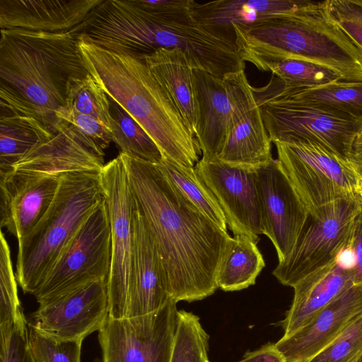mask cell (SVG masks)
Segmentation results:
<instances>
[{
    "label": "cell",
    "instance_id": "1",
    "mask_svg": "<svg viewBox=\"0 0 362 362\" xmlns=\"http://www.w3.org/2000/svg\"><path fill=\"white\" fill-rule=\"evenodd\" d=\"M137 206L156 244L170 298L202 300L218 288L216 275L231 236L192 204L156 163L120 152Z\"/></svg>",
    "mask_w": 362,
    "mask_h": 362
},
{
    "label": "cell",
    "instance_id": "2",
    "mask_svg": "<svg viewBox=\"0 0 362 362\" xmlns=\"http://www.w3.org/2000/svg\"><path fill=\"white\" fill-rule=\"evenodd\" d=\"M78 37V25L58 33L1 29L0 114L33 117L53 135L67 127L57 113L72 81L89 74Z\"/></svg>",
    "mask_w": 362,
    "mask_h": 362
},
{
    "label": "cell",
    "instance_id": "3",
    "mask_svg": "<svg viewBox=\"0 0 362 362\" xmlns=\"http://www.w3.org/2000/svg\"><path fill=\"white\" fill-rule=\"evenodd\" d=\"M78 46L89 74L148 133L162 158L194 168L200 151L194 135L144 59L110 52L80 37Z\"/></svg>",
    "mask_w": 362,
    "mask_h": 362
},
{
    "label": "cell",
    "instance_id": "4",
    "mask_svg": "<svg viewBox=\"0 0 362 362\" xmlns=\"http://www.w3.org/2000/svg\"><path fill=\"white\" fill-rule=\"evenodd\" d=\"M232 27L239 55L256 67L265 62L301 60L332 69L343 81L362 82V52L329 17L325 6Z\"/></svg>",
    "mask_w": 362,
    "mask_h": 362
},
{
    "label": "cell",
    "instance_id": "5",
    "mask_svg": "<svg viewBox=\"0 0 362 362\" xmlns=\"http://www.w3.org/2000/svg\"><path fill=\"white\" fill-rule=\"evenodd\" d=\"M103 199L100 172L61 174L49 209L33 230L18 241L15 274L24 293L34 295L61 252Z\"/></svg>",
    "mask_w": 362,
    "mask_h": 362
},
{
    "label": "cell",
    "instance_id": "6",
    "mask_svg": "<svg viewBox=\"0 0 362 362\" xmlns=\"http://www.w3.org/2000/svg\"><path fill=\"white\" fill-rule=\"evenodd\" d=\"M253 91L272 142H311L349 160L351 147L362 130V121L277 97L261 88L253 87Z\"/></svg>",
    "mask_w": 362,
    "mask_h": 362
},
{
    "label": "cell",
    "instance_id": "7",
    "mask_svg": "<svg viewBox=\"0 0 362 362\" xmlns=\"http://www.w3.org/2000/svg\"><path fill=\"white\" fill-rule=\"evenodd\" d=\"M110 265L111 231L104 197L61 252L33 296L40 303L93 281L108 284Z\"/></svg>",
    "mask_w": 362,
    "mask_h": 362
},
{
    "label": "cell",
    "instance_id": "8",
    "mask_svg": "<svg viewBox=\"0 0 362 362\" xmlns=\"http://www.w3.org/2000/svg\"><path fill=\"white\" fill-rule=\"evenodd\" d=\"M274 144L276 160L308 214L357 194L361 178L349 160L311 142Z\"/></svg>",
    "mask_w": 362,
    "mask_h": 362
},
{
    "label": "cell",
    "instance_id": "9",
    "mask_svg": "<svg viewBox=\"0 0 362 362\" xmlns=\"http://www.w3.org/2000/svg\"><path fill=\"white\" fill-rule=\"evenodd\" d=\"M361 211L362 201L358 193L317 208L308 215L293 249L279 262L273 275L283 285L293 287L334 260L349 246L354 221Z\"/></svg>",
    "mask_w": 362,
    "mask_h": 362
},
{
    "label": "cell",
    "instance_id": "10",
    "mask_svg": "<svg viewBox=\"0 0 362 362\" xmlns=\"http://www.w3.org/2000/svg\"><path fill=\"white\" fill-rule=\"evenodd\" d=\"M100 177L111 231V265L107 284L109 316L122 318L126 317L132 276L136 202L119 153L105 164Z\"/></svg>",
    "mask_w": 362,
    "mask_h": 362
},
{
    "label": "cell",
    "instance_id": "11",
    "mask_svg": "<svg viewBox=\"0 0 362 362\" xmlns=\"http://www.w3.org/2000/svg\"><path fill=\"white\" fill-rule=\"evenodd\" d=\"M177 302L144 315L108 316L98 331L103 362H170L177 326Z\"/></svg>",
    "mask_w": 362,
    "mask_h": 362
},
{
    "label": "cell",
    "instance_id": "12",
    "mask_svg": "<svg viewBox=\"0 0 362 362\" xmlns=\"http://www.w3.org/2000/svg\"><path fill=\"white\" fill-rule=\"evenodd\" d=\"M230 103L227 138L218 160L233 166L257 169L274 159L262 111L245 69L223 77Z\"/></svg>",
    "mask_w": 362,
    "mask_h": 362
},
{
    "label": "cell",
    "instance_id": "13",
    "mask_svg": "<svg viewBox=\"0 0 362 362\" xmlns=\"http://www.w3.org/2000/svg\"><path fill=\"white\" fill-rule=\"evenodd\" d=\"M109 316L107 283L96 281L39 303L28 323L59 341H81L99 331Z\"/></svg>",
    "mask_w": 362,
    "mask_h": 362
},
{
    "label": "cell",
    "instance_id": "14",
    "mask_svg": "<svg viewBox=\"0 0 362 362\" xmlns=\"http://www.w3.org/2000/svg\"><path fill=\"white\" fill-rule=\"evenodd\" d=\"M194 169L217 199L233 235L257 243L263 230L256 169L202 159Z\"/></svg>",
    "mask_w": 362,
    "mask_h": 362
},
{
    "label": "cell",
    "instance_id": "15",
    "mask_svg": "<svg viewBox=\"0 0 362 362\" xmlns=\"http://www.w3.org/2000/svg\"><path fill=\"white\" fill-rule=\"evenodd\" d=\"M263 234L273 243L279 262L293 249L308 214L277 160L256 169Z\"/></svg>",
    "mask_w": 362,
    "mask_h": 362
},
{
    "label": "cell",
    "instance_id": "16",
    "mask_svg": "<svg viewBox=\"0 0 362 362\" xmlns=\"http://www.w3.org/2000/svg\"><path fill=\"white\" fill-rule=\"evenodd\" d=\"M61 175L12 170L0 176V224L17 240L27 236L49 209Z\"/></svg>",
    "mask_w": 362,
    "mask_h": 362
},
{
    "label": "cell",
    "instance_id": "17",
    "mask_svg": "<svg viewBox=\"0 0 362 362\" xmlns=\"http://www.w3.org/2000/svg\"><path fill=\"white\" fill-rule=\"evenodd\" d=\"M170 298L161 259L136 204L134 215L132 270L126 317L153 313L163 308Z\"/></svg>",
    "mask_w": 362,
    "mask_h": 362
},
{
    "label": "cell",
    "instance_id": "18",
    "mask_svg": "<svg viewBox=\"0 0 362 362\" xmlns=\"http://www.w3.org/2000/svg\"><path fill=\"white\" fill-rule=\"evenodd\" d=\"M362 313V286L354 285L308 324L275 343L286 362H306L332 341Z\"/></svg>",
    "mask_w": 362,
    "mask_h": 362
},
{
    "label": "cell",
    "instance_id": "19",
    "mask_svg": "<svg viewBox=\"0 0 362 362\" xmlns=\"http://www.w3.org/2000/svg\"><path fill=\"white\" fill-rule=\"evenodd\" d=\"M104 155L75 127L69 124L28 152L12 168L40 175L101 172ZM11 170V171H12Z\"/></svg>",
    "mask_w": 362,
    "mask_h": 362
},
{
    "label": "cell",
    "instance_id": "20",
    "mask_svg": "<svg viewBox=\"0 0 362 362\" xmlns=\"http://www.w3.org/2000/svg\"><path fill=\"white\" fill-rule=\"evenodd\" d=\"M103 0H0V28L58 33L81 24Z\"/></svg>",
    "mask_w": 362,
    "mask_h": 362
},
{
    "label": "cell",
    "instance_id": "21",
    "mask_svg": "<svg viewBox=\"0 0 362 362\" xmlns=\"http://www.w3.org/2000/svg\"><path fill=\"white\" fill-rule=\"evenodd\" d=\"M196 140L202 160L215 161L224 146L231 103L222 78L199 69L192 71Z\"/></svg>",
    "mask_w": 362,
    "mask_h": 362
},
{
    "label": "cell",
    "instance_id": "22",
    "mask_svg": "<svg viewBox=\"0 0 362 362\" xmlns=\"http://www.w3.org/2000/svg\"><path fill=\"white\" fill-rule=\"evenodd\" d=\"M325 1L218 0L198 3L192 0L196 18L235 39L233 24L247 25L269 17L296 15L323 8Z\"/></svg>",
    "mask_w": 362,
    "mask_h": 362
},
{
    "label": "cell",
    "instance_id": "23",
    "mask_svg": "<svg viewBox=\"0 0 362 362\" xmlns=\"http://www.w3.org/2000/svg\"><path fill=\"white\" fill-rule=\"evenodd\" d=\"M336 259V258H335ZM335 259L298 281L284 320L279 322L287 337L308 324L320 310L354 286V270L341 269Z\"/></svg>",
    "mask_w": 362,
    "mask_h": 362
},
{
    "label": "cell",
    "instance_id": "24",
    "mask_svg": "<svg viewBox=\"0 0 362 362\" xmlns=\"http://www.w3.org/2000/svg\"><path fill=\"white\" fill-rule=\"evenodd\" d=\"M154 77L168 94L194 135L196 117L193 89V67L179 49L159 48L142 58Z\"/></svg>",
    "mask_w": 362,
    "mask_h": 362
},
{
    "label": "cell",
    "instance_id": "25",
    "mask_svg": "<svg viewBox=\"0 0 362 362\" xmlns=\"http://www.w3.org/2000/svg\"><path fill=\"white\" fill-rule=\"evenodd\" d=\"M264 92L286 99L300 101L362 121V82L337 81L310 88L286 87L272 75L261 88Z\"/></svg>",
    "mask_w": 362,
    "mask_h": 362
},
{
    "label": "cell",
    "instance_id": "26",
    "mask_svg": "<svg viewBox=\"0 0 362 362\" xmlns=\"http://www.w3.org/2000/svg\"><path fill=\"white\" fill-rule=\"evenodd\" d=\"M257 244L243 235H235L229 239L217 272L218 288L235 291L255 284L265 266Z\"/></svg>",
    "mask_w": 362,
    "mask_h": 362
},
{
    "label": "cell",
    "instance_id": "27",
    "mask_svg": "<svg viewBox=\"0 0 362 362\" xmlns=\"http://www.w3.org/2000/svg\"><path fill=\"white\" fill-rule=\"evenodd\" d=\"M53 136L33 117L0 114V176L10 173L28 152Z\"/></svg>",
    "mask_w": 362,
    "mask_h": 362
},
{
    "label": "cell",
    "instance_id": "28",
    "mask_svg": "<svg viewBox=\"0 0 362 362\" xmlns=\"http://www.w3.org/2000/svg\"><path fill=\"white\" fill-rule=\"evenodd\" d=\"M168 181L199 211L222 230L227 231L225 215L213 193L196 172L162 158L156 163Z\"/></svg>",
    "mask_w": 362,
    "mask_h": 362
},
{
    "label": "cell",
    "instance_id": "29",
    "mask_svg": "<svg viewBox=\"0 0 362 362\" xmlns=\"http://www.w3.org/2000/svg\"><path fill=\"white\" fill-rule=\"evenodd\" d=\"M108 98L112 141L119 147L121 152L158 163L162 155L151 137L118 103Z\"/></svg>",
    "mask_w": 362,
    "mask_h": 362
},
{
    "label": "cell",
    "instance_id": "30",
    "mask_svg": "<svg viewBox=\"0 0 362 362\" xmlns=\"http://www.w3.org/2000/svg\"><path fill=\"white\" fill-rule=\"evenodd\" d=\"M257 68L271 71L286 87L293 88H315L342 81L335 71L325 66L301 60L283 59L265 62Z\"/></svg>",
    "mask_w": 362,
    "mask_h": 362
},
{
    "label": "cell",
    "instance_id": "31",
    "mask_svg": "<svg viewBox=\"0 0 362 362\" xmlns=\"http://www.w3.org/2000/svg\"><path fill=\"white\" fill-rule=\"evenodd\" d=\"M209 339L198 316L177 310L170 362H209Z\"/></svg>",
    "mask_w": 362,
    "mask_h": 362
},
{
    "label": "cell",
    "instance_id": "32",
    "mask_svg": "<svg viewBox=\"0 0 362 362\" xmlns=\"http://www.w3.org/2000/svg\"><path fill=\"white\" fill-rule=\"evenodd\" d=\"M64 107L95 118L111 132L109 98L90 74L72 81Z\"/></svg>",
    "mask_w": 362,
    "mask_h": 362
},
{
    "label": "cell",
    "instance_id": "33",
    "mask_svg": "<svg viewBox=\"0 0 362 362\" xmlns=\"http://www.w3.org/2000/svg\"><path fill=\"white\" fill-rule=\"evenodd\" d=\"M17 279L13 269L9 245L4 233L0 234V333L12 330L23 312L18 295Z\"/></svg>",
    "mask_w": 362,
    "mask_h": 362
},
{
    "label": "cell",
    "instance_id": "34",
    "mask_svg": "<svg viewBox=\"0 0 362 362\" xmlns=\"http://www.w3.org/2000/svg\"><path fill=\"white\" fill-rule=\"evenodd\" d=\"M362 354V313L306 362H355Z\"/></svg>",
    "mask_w": 362,
    "mask_h": 362
},
{
    "label": "cell",
    "instance_id": "35",
    "mask_svg": "<svg viewBox=\"0 0 362 362\" xmlns=\"http://www.w3.org/2000/svg\"><path fill=\"white\" fill-rule=\"evenodd\" d=\"M28 344L35 362H81V341H59L28 324Z\"/></svg>",
    "mask_w": 362,
    "mask_h": 362
},
{
    "label": "cell",
    "instance_id": "36",
    "mask_svg": "<svg viewBox=\"0 0 362 362\" xmlns=\"http://www.w3.org/2000/svg\"><path fill=\"white\" fill-rule=\"evenodd\" d=\"M329 17L362 52V3L360 0H327Z\"/></svg>",
    "mask_w": 362,
    "mask_h": 362
},
{
    "label": "cell",
    "instance_id": "37",
    "mask_svg": "<svg viewBox=\"0 0 362 362\" xmlns=\"http://www.w3.org/2000/svg\"><path fill=\"white\" fill-rule=\"evenodd\" d=\"M61 120L75 127L86 136L103 155L112 141V134L109 129L95 118L66 107L57 113Z\"/></svg>",
    "mask_w": 362,
    "mask_h": 362
},
{
    "label": "cell",
    "instance_id": "38",
    "mask_svg": "<svg viewBox=\"0 0 362 362\" xmlns=\"http://www.w3.org/2000/svg\"><path fill=\"white\" fill-rule=\"evenodd\" d=\"M28 325L21 312L10 334L0 335L1 362H35L29 348Z\"/></svg>",
    "mask_w": 362,
    "mask_h": 362
},
{
    "label": "cell",
    "instance_id": "39",
    "mask_svg": "<svg viewBox=\"0 0 362 362\" xmlns=\"http://www.w3.org/2000/svg\"><path fill=\"white\" fill-rule=\"evenodd\" d=\"M349 246L354 249L357 259L354 285L362 286V211L354 221Z\"/></svg>",
    "mask_w": 362,
    "mask_h": 362
},
{
    "label": "cell",
    "instance_id": "40",
    "mask_svg": "<svg viewBox=\"0 0 362 362\" xmlns=\"http://www.w3.org/2000/svg\"><path fill=\"white\" fill-rule=\"evenodd\" d=\"M238 362H286L275 344L268 343L253 351L247 352Z\"/></svg>",
    "mask_w": 362,
    "mask_h": 362
},
{
    "label": "cell",
    "instance_id": "41",
    "mask_svg": "<svg viewBox=\"0 0 362 362\" xmlns=\"http://www.w3.org/2000/svg\"><path fill=\"white\" fill-rule=\"evenodd\" d=\"M337 264L345 270H354L357 264V259L354 249L348 246L341 250L336 257Z\"/></svg>",
    "mask_w": 362,
    "mask_h": 362
},
{
    "label": "cell",
    "instance_id": "42",
    "mask_svg": "<svg viewBox=\"0 0 362 362\" xmlns=\"http://www.w3.org/2000/svg\"><path fill=\"white\" fill-rule=\"evenodd\" d=\"M348 160L354 171L362 180V143H354Z\"/></svg>",
    "mask_w": 362,
    "mask_h": 362
},
{
    "label": "cell",
    "instance_id": "43",
    "mask_svg": "<svg viewBox=\"0 0 362 362\" xmlns=\"http://www.w3.org/2000/svg\"><path fill=\"white\" fill-rule=\"evenodd\" d=\"M354 142L362 143V130L357 135Z\"/></svg>",
    "mask_w": 362,
    "mask_h": 362
},
{
    "label": "cell",
    "instance_id": "44",
    "mask_svg": "<svg viewBox=\"0 0 362 362\" xmlns=\"http://www.w3.org/2000/svg\"><path fill=\"white\" fill-rule=\"evenodd\" d=\"M357 193H358L360 199L362 201V184L361 183H360V185H359L358 189L357 190Z\"/></svg>",
    "mask_w": 362,
    "mask_h": 362
},
{
    "label": "cell",
    "instance_id": "45",
    "mask_svg": "<svg viewBox=\"0 0 362 362\" xmlns=\"http://www.w3.org/2000/svg\"><path fill=\"white\" fill-rule=\"evenodd\" d=\"M355 362H362V354L359 356Z\"/></svg>",
    "mask_w": 362,
    "mask_h": 362
},
{
    "label": "cell",
    "instance_id": "46",
    "mask_svg": "<svg viewBox=\"0 0 362 362\" xmlns=\"http://www.w3.org/2000/svg\"><path fill=\"white\" fill-rule=\"evenodd\" d=\"M361 183L362 184V180L361 179Z\"/></svg>",
    "mask_w": 362,
    "mask_h": 362
},
{
    "label": "cell",
    "instance_id": "47",
    "mask_svg": "<svg viewBox=\"0 0 362 362\" xmlns=\"http://www.w3.org/2000/svg\"><path fill=\"white\" fill-rule=\"evenodd\" d=\"M360 1H361V2L362 3V0H360Z\"/></svg>",
    "mask_w": 362,
    "mask_h": 362
}]
</instances>
